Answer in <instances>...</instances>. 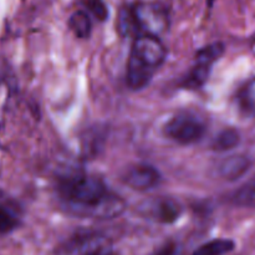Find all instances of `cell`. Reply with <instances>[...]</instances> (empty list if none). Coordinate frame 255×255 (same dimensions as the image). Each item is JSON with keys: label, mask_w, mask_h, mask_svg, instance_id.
<instances>
[{"label": "cell", "mask_w": 255, "mask_h": 255, "mask_svg": "<svg viewBox=\"0 0 255 255\" xmlns=\"http://www.w3.org/2000/svg\"><path fill=\"white\" fill-rule=\"evenodd\" d=\"M163 132L176 143L188 146L202 141L206 136L207 125L192 112H179L164 125Z\"/></svg>", "instance_id": "obj_2"}, {"label": "cell", "mask_w": 255, "mask_h": 255, "mask_svg": "<svg viewBox=\"0 0 255 255\" xmlns=\"http://www.w3.org/2000/svg\"><path fill=\"white\" fill-rule=\"evenodd\" d=\"M142 214L161 224H173L183 213L181 203L173 198L159 197L151 199L141 207Z\"/></svg>", "instance_id": "obj_7"}, {"label": "cell", "mask_w": 255, "mask_h": 255, "mask_svg": "<svg viewBox=\"0 0 255 255\" xmlns=\"http://www.w3.org/2000/svg\"><path fill=\"white\" fill-rule=\"evenodd\" d=\"M117 30L122 36H134V39L139 36L138 27H137L131 5H126L120 10L119 17H117Z\"/></svg>", "instance_id": "obj_14"}, {"label": "cell", "mask_w": 255, "mask_h": 255, "mask_svg": "<svg viewBox=\"0 0 255 255\" xmlns=\"http://www.w3.org/2000/svg\"><path fill=\"white\" fill-rule=\"evenodd\" d=\"M231 201L237 207L255 208V174L232 194Z\"/></svg>", "instance_id": "obj_12"}, {"label": "cell", "mask_w": 255, "mask_h": 255, "mask_svg": "<svg viewBox=\"0 0 255 255\" xmlns=\"http://www.w3.org/2000/svg\"><path fill=\"white\" fill-rule=\"evenodd\" d=\"M122 181L134 191L147 192L161 184L162 176L161 172L152 164L137 163L125 172Z\"/></svg>", "instance_id": "obj_8"}, {"label": "cell", "mask_w": 255, "mask_h": 255, "mask_svg": "<svg viewBox=\"0 0 255 255\" xmlns=\"http://www.w3.org/2000/svg\"><path fill=\"white\" fill-rule=\"evenodd\" d=\"M241 109L251 115H255V77L249 80L238 94Z\"/></svg>", "instance_id": "obj_16"}, {"label": "cell", "mask_w": 255, "mask_h": 255, "mask_svg": "<svg viewBox=\"0 0 255 255\" xmlns=\"http://www.w3.org/2000/svg\"><path fill=\"white\" fill-rule=\"evenodd\" d=\"M69 27L75 36L79 39H87L91 35L92 24L89 14L84 10H77L72 12L69 17Z\"/></svg>", "instance_id": "obj_13"}, {"label": "cell", "mask_w": 255, "mask_h": 255, "mask_svg": "<svg viewBox=\"0 0 255 255\" xmlns=\"http://www.w3.org/2000/svg\"><path fill=\"white\" fill-rule=\"evenodd\" d=\"M241 143V133L236 128H224L213 138L211 148L217 152H226L236 148Z\"/></svg>", "instance_id": "obj_11"}, {"label": "cell", "mask_w": 255, "mask_h": 255, "mask_svg": "<svg viewBox=\"0 0 255 255\" xmlns=\"http://www.w3.org/2000/svg\"><path fill=\"white\" fill-rule=\"evenodd\" d=\"M252 50H253V52H254V55H255V41H254V44H253V49H252Z\"/></svg>", "instance_id": "obj_21"}, {"label": "cell", "mask_w": 255, "mask_h": 255, "mask_svg": "<svg viewBox=\"0 0 255 255\" xmlns=\"http://www.w3.org/2000/svg\"><path fill=\"white\" fill-rule=\"evenodd\" d=\"M176 252V246L172 242H167L164 246H162L161 248L157 249L152 255H174Z\"/></svg>", "instance_id": "obj_19"}, {"label": "cell", "mask_w": 255, "mask_h": 255, "mask_svg": "<svg viewBox=\"0 0 255 255\" xmlns=\"http://www.w3.org/2000/svg\"><path fill=\"white\" fill-rule=\"evenodd\" d=\"M139 35L158 37L169 27L168 11L158 2H137L131 5Z\"/></svg>", "instance_id": "obj_5"}, {"label": "cell", "mask_w": 255, "mask_h": 255, "mask_svg": "<svg viewBox=\"0 0 255 255\" xmlns=\"http://www.w3.org/2000/svg\"><path fill=\"white\" fill-rule=\"evenodd\" d=\"M236 248V243L231 239H214L199 247L192 255H224Z\"/></svg>", "instance_id": "obj_15"}, {"label": "cell", "mask_w": 255, "mask_h": 255, "mask_svg": "<svg viewBox=\"0 0 255 255\" xmlns=\"http://www.w3.org/2000/svg\"><path fill=\"white\" fill-rule=\"evenodd\" d=\"M131 54L136 55L142 62L157 70L167 57V49L163 42L152 35H139L132 44Z\"/></svg>", "instance_id": "obj_6"}, {"label": "cell", "mask_w": 255, "mask_h": 255, "mask_svg": "<svg viewBox=\"0 0 255 255\" xmlns=\"http://www.w3.org/2000/svg\"><path fill=\"white\" fill-rule=\"evenodd\" d=\"M214 1H216V0H207V2H208L209 6H212V5L214 4Z\"/></svg>", "instance_id": "obj_20"}, {"label": "cell", "mask_w": 255, "mask_h": 255, "mask_svg": "<svg viewBox=\"0 0 255 255\" xmlns=\"http://www.w3.org/2000/svg\"><path fill=\"white\" fill-rule=\"evenodd\" d=\"M252 159L246 154H234L223 159L218 166V173L227 181H237L251 169Z\"/></svg>", "instance_id": "obj_10"}, {"label": "cell", "mask_w": 255, "mask_h": 255, "mask_svg": "<svg viewBox=\"0 0 255 255\" xmlns=\"http://www.w3.org/2000/svg\"><path fill=\"white\" fill-rule=\"evenodd\" d=\"M57 193L62 206L74 216L114 219L126 209V202L110 191L105 182L86 173H69L59 178Z\"/></svg>", "instance_id": "obj_1"}, {"label": "cell", "mask_w": 255, "mask_h": 255, "mask_svg": "<svg viewBox=\"0 0 255 255\" xmlns=\"http://www.w3.org/2000/svg\"><path fill=\"white\" fill-rule=\"evenodd\" d=\"M224 51H226V46L221 41L212 42L198 50L196 54L194 65L182 80V87L187 90L201 89L208 81L212 67L223 56Z\"/></svg>", "instance_id": "obj_4"}, {"label": "cell", "mask_w": 255, "mask_h": 255, "mask_svg": "<svg viewBox=\"0 0 255 255\" xmlns=\"http://www.w3.org/2000/svg\"><path fill=\"white\" fill-rule=\"evenodd\" d=\"M82 4L99 21H105L109 17V9L104 0H84Z\"/></svg>", "instance_id": "obj_18"}, {"label": "cell", "mask_w": 255, "mask_h": 255, "mask_svg": "<svg viewBox=\"0 0 255 255\" xmlns=\"http://www.w3.org/2000/svg\"><path fill=\"white\" fill-rule=\"evenodd\" d=\"M154 71L152 67L142 62L136 55L131 54L127 61L126 82L131 90H142L151 82Z\"/></svg>", "instance_id": "obj_9"}, {"label": "cell", "mask_w": 255, "mask_h": 255, "mask_svg": "<svg viewBox=\"0 0 255 255\" xmlns=\"http://www.w3.org/2000/svg\"><path fill=\"white\" fill-rule=\"evenodd\" d=\"M20 224L17 214L11 208L0 206V234H6L16 229Z\"/></svg>", "instance_id": "obj_17"}, {"label": "cell", "mask_w": 255, "mask_h": 255, "mask_svg": "<svg viewBox=\"0 0 255 255\" xmlns=\"http://www.w3.org/2000/svg\"><path fill=\"white\" fill-rule=\"evenodd\" d=\"M57 255H117L109 237L100 232H79L57 249Z\"/></svg>", "instance_id": "obj_3"}]
</instances>
